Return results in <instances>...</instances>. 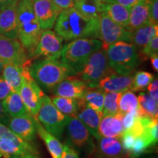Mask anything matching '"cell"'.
I'll return each mask as SVG.
<instances>
[{"instance_id": "7a4b0ae2", "label": "cell", "mask_w": 158, "mask_h": 158, "mask_svg": "<svg viewBox=\"0 0 158 158\" xmlns=\"http://www.w3.org/2000/svg\"><path fill=\"white\" fill-rule=\"evenodd\" d=\"M30 76L40 88L51 92L57 84L70 76H77L75 70L59 59L45 58L31 62Z\"/></svg>"}, {"instance_id": "83f0119b", "label": "cell", "mask_w": 158, "mask_h": 158, "mask_svg": "<svg viewBox=\"0 0 158 158\" xmlns=\"http://www.w3.org/2000/svg\"><path fill=\"white\" fill-rule=\"evenodd\" d=\"M130 10L118 3H106L104 12L114 22L127 29L129 23Z\"/></svg>"}, {"instance_id": "d6a6232c", "label": "cell", "mask_w": 158, "mask_h": 158, "mask_svg": "<svg viewBox=\"0 0 158 158\" xmlns=\"http://www.w3.org/2000/svg\"><path fill=\"white\" fill-rule=\"evenodd\" d=\"M121 93L114 92H105L103 108H102L103 116H113L118 113V100Z\"/></svg>"}, {"instance_id": "ab89813d", "label": "cell", "mask_w": 158, "mask_h": 158, "mask_svg": "<svg viewBox=\"0 0 158 158\" xmlns=\"http://www.w3.org/2000/svg\"><path fill=\"white\" fill-rule=\"evenodd\" d=\"M61 158H79L78 153L76 149L68 144L65 143L63 145V151Z\"/></svg>"}, {"instance_id": "74e56055", "label": "cell", "mask_w": 158, "mask_h": 158, "mask_svg": "<svg viewBox=\"0 0 158 158\" xmlns=\"http://www.w3.org/2000/svg\"><path fill=\"white\" fill-rule=\"evenodd\" d=\"M150 23L158 24V0H147Z\"/></svg>"}, {"instance_id": "484cf974", "label": "cell", "mask_w": 158, "mask_h": 158, "mask_svg": "<svg viewBox=\"0 0 158 158\" xmlns=\"http://www.w3.org/2000/svg\"><path fill=\"white\" fill-rule=\"evenodd\" d=\"M3 108L10 117H16L28 114L19 92L12 90L2 101Z\"/></svg>"}, {"instance_id": "9a60e30c", "label": "cell", "mask_w": 158, "mask_h": 158, "mask_svg": "<svg viewBox=\"0 0 158 158\" xmlns=\"http://www.w3.org/2000/svg\"><path fill=\"white\" fill-rule=\"evenodd\" d=\"M94 147V158H127L122 148L121 138L100 136Z\"/></svg>"}, {"instance_id": "d590c367", "label": "cell", "mask_w": 158, "mask_h": 158, "mask_svg": "<svg viewBox=\"0 0 158 158\" xmlns=\"http://www.w3.org/2000/svg\"><path fill=\"white\" fill-rule=\"evenodd\" d=\"M143 137L151 147L157 145L158 141V119H152L146 127Z\"/></svg>"}, {"instance_id": "bcb514c9", "label": "cell", "mask_w": 158, "mask_h": 158, "mask_svg": "<svg viewBox=\"0 0 158 158\" xmlns=\"http://www.w3.org/2000/svg\"><path fill=\"white\" fill-rule=\"evenodd\" d=\"M19 0H0V8L7 5H16Z\"/></svg>"}, {"instance_id": "4316f807", "label": "cell", "mask_w": 158, "mask_h": 158, "mask_svg": "<svg viewBox=\"0 0 158 158\" xmlns=\"http://www.w3.org/2000/svg\"><path fill=\"white\" fill-rule=\"evenodd\" d=\"M156 35H158V24L149 23L132 31L130 43L135 45L138 50H141Z\"/></svg>"}, {"instance_id": "603a6c76", "label": "cell", "mask_w": 158, "mask_h": 158, "mask_svg": "<svg viewBox=\"0 0 158 158\" xmlns=\"http://www.w3.org/2000/svg\"><path fill=\"white\" fill-rule=\"evenodd\" d=\"M149 23H151L148 10L147 0H143L130 8L127 29L134 31Z\"/></svg>"}, {"instance_id": "4dcf8cb0", "label": "cell", "mask_w": 158, "mask_h": 158, "mask_svg": "<svg viewBox=\"0 0 158 158\" xmlns=\"http://www.w3.org/2000/svg\"><path fill=\"white\" fill-rule=\"evenodd\" d=\"M138 106L145 115L152 119H158L157 100L152 98L149 94L141 92L138 95Z\"/></svg>"}, {"instance_id": "277c9868", "label": "cell", "mask_w": 158, "mask_h": 158, "mask_svg": "<svg viewBox=\"0 0 158 158\" xmlns=\"http://www.w3.org/2000/svg\"><path fill=\"white\" fill-rule=\"evenodd\" d=\"M110 68L116 73L133 76L140 64L138 48L133 43L119 41L106 49Z\"/></svg>"}, {"instance_id": "7c38bea8", "label": "cell", "mask_w": 158, "mask_h": 158, "mask_svg": "<svg viewBox=\"0 0 158 158\" xmlns=\"http://www.w3.org/2000/svg\"><path fill=\"white\" fill-rule=\"evenodd\" d=\"M0 59L5 64L23 65L29 62L28 54L17 39L0 35Z\"/></svg>"}, {"instance_id": "d6986e66", "label": "cell", "mask_w": 158, "mask_h": 158, "mask_svg": "<svg viewBox=\"0 0 158 158\" xmlns=\"http://www.w3.org/2000/svg\"><path fill=\"white\" fill-rule=\"evenodd\" d=\"M78 100V112L76 117L81 121L87 128L92 135L98 140L100 137L99 134V126L100 121L103 117L102 113L97 111L92 108L82 104Z\"/></svg>"}, {"instance_id": "3957f363", "label": "cell", "mask_w": 158, "mask_h": 158, "mask_svg": "<svg viewBox=\"0 0 158 158\" xmlns=\"http://www.w3.org/2000/svg\"><path fill=\"white\" fill-rule=\"evenodd\" d=\"M18 39L29 58L38 43L42 29L33 9L32 0H19L16 5Z\"/></svg>"}, {"instance_id": "ffe728a7", "label": "cell", "mask_w": 158, "mask_h": 158, "mask_svg": "<svg viewBox=\"0 0 158 158\" xmlns=\"http://www.w3.org/2000/svg\"><path fill=\"white\" fill-rule=\"evenodd\" d=\"M133 76H124L112 73L99 81L97 87L106 92H123L130 89L133 82Z\"/></svg>"}, {"instance_id": "f1b7e54d", "label": "cell", "mask_w": 158, "mask_h": 158, "mask_svg": "<svg viewBox=\"0 0 158 158\" xmlns=\"http://www.w3.org/2000/svg\"><path fill=\"white\" fill-rule=\"evenodd\" d=\"M105 92L98 88L89 87L81 98L78 99L82 104L102 113Z\"/></svg>"}, {"instance_id": "60d3db41", "label": "cell", "mask_w": 158, "mask_h": 158, "mask_svg": "<svg viewBox=\"0 0 158 158\" xmlns=\"http://www.w3.org/2000/svg\"><path fill=\"white\" fill-rule=\"evenodd\" d=\"M61 11L73 7L74 0H51Z\"/></svg>"}, {"instance_id": "836d02e7", "label": "cell", "mask_w": 158, "mask_h": 158, "mask_svg": "<svg viewBox=\"0 0 158 158\" xmlns=\"http://www.w3.org/2000/svg\"><path fill=\"white\" fill-rule=\"evenodd\" d=\"M154 79L153 74L147 71H138L133 77V82L130 89L133 92L143 91Z\"/></svg>"}, {"instance_id": "6da1fadb", "label": "cell", "mask_w": 158, "mask_h": 158, "mask_svg": "<svg viewBox=\"0 0 158 158\" xmlns=\"http://www.w3.org/2000/svg\"><path fill=\"white\" fill-rule=\"evenodd\" d=\"M54 27L55 32L65 41L80 38L99 39V18L89 19L74 7L61 11Z\"/></svg>"}, {"instance_id": "d4e9b609", "label": "cell", "mask_w": 158, "mask_h": 158, "mask_svg": "<svg viewBox=\"0 0 158 158\" xmlns=\"http://www.w3.org/2000/svg\"><path fill=\"white\" fill-rule=\"evenodd\" d=\"M35 123L37 133L44 141L52 158H61L63 151L62 143L59 141L58 138L47 131L37 119H35Z\"/></svg>"}, {"instance_id": "f546056e", "label": "cell", "mask_w": 158, "mask_h": 158, "mask_svg": "<svg viewBox=\"0 0 158 158\" xmlns=\"http://www.w3.org/2000/svg\"><path fill=\"white\" fill-rule=\"evenodd\" d=\"M51 100L59 111L64 115L75 117L78 112V100L77 99L64 98L60 96H51Z\"/></svg>"}, {"instance_id": "9c48e42d", "label": "cell", "mask_w": 158, "mask_h": 158, "mask_svg": "<svg viewBox=\"0 0 158 158\" xmlns=\"http://www.w3.org/2000/svg\"><path fill=\"white\" fill-rule=\"evenodd\" d=\"M132 31L114 22L105 12L99 15V40L106 50L110 45L119 41L131 42Z\"/></svg>"}, {"instance_id": "ac0fdd59", "label": "cell", "mask_w": 158, "mask_h": 158, "mask_svg": "<svg viewBox=\"0 0 158 158\" xmlns=\"http://www.w3.org/2000/svg\"><path fill=\"white\" fill-rule=\"evenodd\" d=\"M16 5H7L0 8V35L19 40Z\"/></svg>"}, {"instance_id": "7dc6e473", "label": "cell", "mask_w": 158, "mask_h": 158, "mask_svg": "<svg viewBox=\"0 0 158 158\" xmlns=\"http://www.w3.org/2000/svg\"><path fill=\"white\" fill-rule=\"evenodd\" d=\"M20 158H40V157L39 155H35V154L29 153L25 154V155H22Z\"/></svg>"}, {"instance_id": "8fae6325", "label": "cell", "mask_w": 158, "mask_h": 158, "mask_svg": "<svg viewBox=\"0 0 158 158\" xmlns=\"http://www.w3.org/2000/svg\"><path fill=\"white\" fill-rule=\"evenodd\" d=\"M63 40L51 29L43 30L38 43L29 59L45 57V58L59 59L63 48Z\"/></svg>"}, {"instance_id": "681fc988", "label": "cell", "mask_w": 158, "mask_h": 158, "mask_svg": "<svg viewBox=\"0 0 158 158\" xmlns=\"http://www.w3.org/2000/svg\"><path fill=\"white\" fill-rule=\"evenodd\" d=\"M106 3H109L112 1V0H106Z\"/></svg>"}, {"instance_id": "ba28073f", "label": "cell", "mask_w": 158, "mask_h": 158, "mask_svg": "<svg viewBox=\"0 0 158 158\" xmlns=\"http://www.w3.org/2000/svg\"><path fill=\"white\" fill-rule=\"evenodd\" d=\"M68 141L67 144L78 151L84 152L92 156L94 151L95 143L92 137V134L86 126L76 116L69 117L66 125Z\"/></svg>"}, {"instance_id": "52a82bcc", "label": "cell", "mask_w": 158, "mask_h": 158, "mask_svg": "<svg viewBox=\"0 0 158 158\" xmlns=\"http://www.w3.org/2000/svg\"><path fill=\"white\" fill-rule=\"evenodd\" d=\"M69 117L57 109L48 96H44L37 120L47 131L60 139L66 128Z\"/></svg>"}, {"instance_id": "f6af8a7d", "label": "cell", "mask_w": 158, "mask_h": 158, "mask_svg": "<svg viewBox=\"0 0 158 158\" xmlns=\"http://www.w3.org/2000/svg\"><path fill=\"white\" fill-rule=\"evenodd\" d=\"M150 61H151V64L154 70L157 72L158 71V54L154 55V56L150 57Z\"/></svg>"}, {"instance_id": "1f68e13d", "label": "cell", "mask_w": 158, "mask_h": 158, "mask_svg": "<svg viewBox=\"0 0 158 158\" xmlns=\"http://www.w3.org/2000/svg\"><path fill=\"white\" fill-rule=\"evenodd\" d=\"M138 108L137 96L133 91L127 90L122 92L118 100V112L124 114Z\"/></svg>"}, {"instance_id": "f907efd6", "label": "cell", "mask_w": 158, "mask_h": 158, "mask_svg": "<svg viewBox=\"0 0 158 158\" xmlns=\"http://www.w3.org/2000/svg\"><path fill=\"white\" fill-rule=\"evenodd\" d=\"M150 158H157V157L156 156V157H150Z\"/></svg>"}, {"instance_id": "f35d334b", "label": "cell", "mask_w": 158, "mask_h": 158, "mask_svg": "<svg viewBox=\"0 0 158 158\" xmlns=\"http://www.w3.org/2000/svg\"><path fill=\"white\" fill-rule=\"evenodd\" d=\"M13 90L10 86L6 82V81L3 78V77L0 76V100L2 101Z\"/></svg>"}, {"instance_id": "cb8c5ba5", "label": "cell", "mask_w": 158, "mask_h": 158, "mask_svg": "<svg viewBox=\"0 0 158 158\" xmlns=\"http://www.w3.org/2000/svg\"><path fill=\"white\" fill-rule=\"evenodd\" d=\"M106 3V0H74L73 7L85 17L96 19L104 12Z\"/></svg>"}, {"instance_id": "5b68a950", "label": "cell", "mask_w": 158, "mask_h": 158, "mask_svg": "<svg viewBox=\"0 0 158 158\" xmlns=\"http://www.w3.org/2000/svg\"><path fill=\"white\" fill-rule=\"evenodd\" d=\"M102 48L101 40L96 38H80L73 40L64 46L61 52L62 62L75 70L77 74L91 55Z\"/></svg>"}, {"instance_id": "7402d4cb", "label": "cell", "mask_w": 158, "mask_h": 158, "mask_svg": "<svg viewBox=\"0 0 158 158\" xmlns=\"http://www.w3.org/2000/svg\"><path fill=\"white\" fill-rule=\"evenodd\" d=\"M31 62V60H29L23 65L13 64H5L4 65L2 76L13 91L19 92L23 81L25 71Z\"/></svg>"}, {"instance_id": "4fadbf2b", "label": "cell", "mask_w": 158, "mask_h": 158, "mask_svg": "<svg viewBox=\"0 0 158 158\" xmlns=\"http://www.w3.org/2000/svg\"><path fill=\"white\" fill-rule=\"evenodd\" d=\"M39 155L37 148L17 135L11 138H0V156L4 158H20L25 154Z\"/></svg>"}, {"instance_id": "5bb4252c", "label": "cell", "mask_w": 158, "mask_h": 158, "mask_svg": "<svg viewBox=\"0 0 158 158\" xmlns=\"http://www.w3.org/2000/svg\"><path fill=\"white\" fill-rule=\"evenodd\" d=\"M35 14L43 30L54 27L61 10L51 0H32Z\"/></svg>"}, {"instance_id": "c3c4849f", "label": "cell", "mask_w": 158, "mask_h": 158, "mask_svg": "<svg viewBox=\"0 0 158 158\" xmlns=\"http://www.w3.org/2000/svg\"><path fill=\"white\" fill-rule=\"evenodd\" d=\"M4 65H5V63H4L0 59V76H2V73Z\"/></svg>"}, {"instance_id": "ee69618b", "label": "cell", "mask_w": 158, "mask_h": 158, "mask_svg": "<svg viewBox=\"0 0 158 158\" xmlns=\"http://www.w3.org/2000/svg\"><path fill=\"white\" fill-rule=\"evenodd\" d=\"M10 118V116L8 115V114L6 113V111L3 108L2 101L0 100V122L7 126V123H8Z\"/></svg>"}, {"instance_id": "7bdbcfd3", "label": "cell", "mask_w": 158, "mask_h": 158, "mask_svg": "<svg viewBox=\"0 0 158 158\" xmlns=\"http://www.w3.org/2000/svg\"><path fill=\"white\" fill-rule=\"evenodd\" d=\"M143 0H112L111 2L109 3H118L120 4V5L124 6V7H127V8H132L133 6L137 5L138 3L141 2Z\"/></svg>"}, {"instance_id": "e575fe53", "label": "cell", "mask_w": 158, "mask_h": 158, "mask_svg": "<svg viewBox=\"0 0 158 158\" xmlns=\"http://www.w3.org/2000/svg\"><path fill=\"white\" fill-rule=\"evenodd\" d=\"M151 147L143 136L135 137V141L128 154V158H138L143 155Z\"/></svg>"}, {"instance_id": "b9f144b4", "label": "cell", "mask_w": 158, "mask_h": 158, "mask_svg": "<svg viewBox=\"0 0 158 158\" xmlns=\"http://www.w3.org/2000/svg\"><path fill=\"white\" fill-rule=\"evenodd\" d=\"M147 90L149 94L155 100H158V79H153L152 81L148 85Z\"/></svg>"}, {"instance_id": "30bf717a", "label": "cell", "mask_w": 158, "mask_h": 158, "mask_svg": "<svg viewBox=\"0 0 158 158\" xmlns=\"http://www.w3.org/2000/svg\"><path fill=\"white\" fill-rule=\"evenodd\" d=\"M19 94L28 114L35 119H37V114L43 103L45 94L40 86L31 78L29 72V67L25 71L23 81L20 89Z\"/></svg>"}, {"instance_id": "8d00e7d4", "label": "cell", "mask_w": 158, "mask_h": 158, "mask_svg": "<svg viewBox=\"0 0 158 158\" xmlns=\"http://www.w3.org/2000/svg\"><path fill=\"white\" fill-rule=\"evenodd\" d=\"M140 60H147L154 55L158 54V35L154 37L143 48L140 50Z\"/></svg>"}, {"instance_id": "44dd1931", "label": "cell", "mask_w": 158, "mask_h": 158, "mask_svg": "<svg viewBox=\"0 0 158 158\" xmlns=\"http://www.w3.org/2000/svg\"><path fill=\"white\" fill-rule=\"evenodd\" d=\"M123 114L119 112L113 116H105L99 126V134L102 137L121 138L124 132L122 123Z\"/></svg>"}, {"instance_id": "e0dca14e", "label": "cell", "mask_w": 158, "mask_h": 158, "mask_svg": "<svg viewBox=\"0 0 158 158\" xmlns=\"http://www.w3.org/2000/svg\"><path fill=\"white\" fill-rule=\"evenodd\" d=\"M35 119L29 114L10 118L7 126L19 137L31 142L36 136Z\"/></svg>"}, {"instance_id": "8992f818", "label": "cell", "mask_w": 158, "mask_h": 158, "mask_svg": "<svg viewBox=\"0 0 158 158\" xmlns=\"http://www.w3.org/2000/svg\"><path fill=\"white\" fill-rule=\"evenodd\" d=\"M114 72L108 63L106 50L102 48L89 57L81 71L77 76L81 78L89 87L96 88L102 78Z\"/></svg>"}, {"instance_id": "2e32d148", "label": "cell", "mask_w": 158, "mask_h": 158, "mask_svg": "<svg viewBox=\"0 0 158 158\" xmlns=\"http://www.w3.org/2000/svg\"><path fill=\"white\" fill-rule=\"evenodd\" d=\"M88 86L77 76L64 79L51 91L54 95L74 99L81 98L87 89Z\"/></svg>"}]
</instances>
